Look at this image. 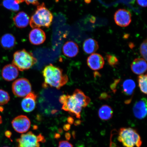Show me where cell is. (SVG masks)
Masks as SVG:
<instances>
[{
  "instance_id": "1",
  "label": "cell",
  "mask_w": 147,
  "mask_h": 147,
  "mask_svg": "<svg viewBox=\"0 0 147 147\" xmlns=\"http://www.w3.org/2000/svg\"><path fill=\"white\" fill-rule=\"evenodd\" d=\"M42 74L45 79L44 88L49 86L59 90L68 82V77L64 74L63 70L51 64L46 66Z\"/></svg>"
},
{
  "instance_id": "2",
  "label": "cell",
  "mask_w": 147,
  "mask_h": 147,
  "mask_svg": "<svg viewBox=\"0 0 147 147\" xmlns=\"http://www.w3.org/2000/svg\"><path fill=\"white\" fill-rule=\"evenodd\" d=\"M53 18V14L43 3L37 5L36 10L31 16L29 23L33 29L49 28L52 23Z\"/></svg>"
},
{
  "instance_id": "3",
  "label": "cell",
  "mask_w": 147,
  "mask_h": 147,
  "mask_svg": "<svg viewBox=\"0 0 147 147\" xmlns=\"http://www.w3.org/2000/svg\"><path fill=\"white\" fill-rule=\"evenodd\" d=\"M37 62L32 53L23 49L16 51L13 55L12 64L21 71L31 68Z\"/></svg>"
},
{
  "instance_id": "4",
  "label": "cell",
  "mask_w": 147,
  "mask_h": 147,
  "mask_svg": "<svg viewBox=\"0 0 147 147\" xmlns=\"http://www.w3.org/2000/svg\"><path fill=\"white\" fill-rule=\"evenodd\" d=\"M117 140L125 147H140L142 143L137 130L130 127L120 128Z\"/></svg>"
},
{
  "instance_id": "5",
  "label": "cell",
  "mask_w": 147,
  "mask_h": 147,
  "mask_svg": "<svg viewBox=\"0 0 147 147\" xmlns=\"http://www.w3.org/2000/svg\"><path fill=\"white\" fill-rule=\"evenodd\" d=\"M62 105V109L68 112L71 115L75 116L77 118L80 119L82 107L80 102L74 95H63L59 99Z\"/></svg>"
},
{
  "instance_id": "6",
  "label": "cell",
  "mask_w": 147,
  "mask_h": 147,
  "mask_svg": "<svg viewBox=\"0 0 147 147\" xmlns=\"http://www.w3.org/2000/svg\"><path fill=\"white\" fill-rule=\"evenodd\" d=\"M18 147H40L39 142H44L45 139L41 134L37 136L29 131L26 134H22L17 140Z\"/></svg>"
},
{
  "instance_id": "7",
  "label": "cell",
  "mask_w": 147,
  "mask_h": 147,
  "mask_svg": "<svg viewBox=\"0 0 147 147\" xmlns=\"http://www.w3.org/2000/svg\"><path fill=\"white\" fill-rule=\"evenodd\" d=\"M12 89L13 93L16 96L23 97L32 92V87L28 79L21 78L13 83Z\"/></svg>"
},
{
  "instance_id": "8",
  "label": "cell",
  "mask_w": 147,
  "mask_h": 147,
  "mask_svg": "<svg viewBox=\"0 0 147 147\" xmlns=\"http://www.w3.org/2000/svg\"><path fill=\"white\" fill-rule=\"evenodd\" d=\"M11 123L14 130L20 134L26 133L31 126L30 119L26 116L23 115L16 117L12 121Z\"/></svg>"
},
{
  "instance_id": "9",
  "label": "cell",
  "mask_w": 147,
  "mask_h": 147,
  "mask_svg": "<svg viewBox=\"0 0 147 147\" xmlns=\"http://www.w3.org/2000/svg\"><path fill=\"white\" fill-rule=\"evenodd\" d=\"M114 18L116 24L121 27H127L131 22V15L126 9H118L115 13Z\"/></svg>"
},
{
  "instance_id": "10",
  "label": "cell",
  "mask_w": 147,
  "mask_h": 147,
  "mask_svg": "<svg viewBox=\"0 0 147 147\" xmlns=\"http://www.w3.org/2000/svg\"><path fill=\"white\" fill-rule=\"evenodd\" d=\"M87 63L90 68L97 71L103 67L105 61L102 55L98 53H93L88 57Z\"/></svg>"
},
{
  "instance_id": "11",
  "label": "cell",
  "mask_w": 147,
  "mask_h": 147,
  "mask_svg": "<svg viewBox=\"0 0 147 147\" xmlns=\"http://www.w3.org/2000/svg\"><path fill=\"white\" fill-rule=\"evenodd\" d=\"M134 116L138 119H142L146 117L147 115V100L143 98L135 103L133 107Z\"/></svg>"
},
{
  "instance_id": "12",
  "label": "cell",
  "mask_w": 147,
  "mask_h": 147,
  "mask_svg": "<svg viewBox=\"0 0 147 147\" xmlns=\"http://www.w3.org/2000/svg\"><path fill=\"white\" fill-rule=\"evenodd\" d=\"M37 95L34 92H31L25 97L21 103L23 110L26 113L33 111L36 106V102Z\"/></svg>"
},
{
  "instance_id": "13",
  "label": "cell",
  "mask_w": 147,
  "mask_h": 147,
  "mask_svg": "<svg viewBox=\"0 0 147 147\" xmlns=\"http://www.w3.org/2000/svg\"><path fill=\"white\" fill-rule=\"evenodd\" d=\"M29 38L30 43L34 45H41L46 39L45 32L42 29L38 28L32 29L29 33Z\"/></svg>"
},
{
  "instance_id": "14",
  "label": "cell",
  "mask_w": 147,
  "mask_h": 147,
  "mask_svg": "<svg viewBox=\"0 0 147 147\" xmlns=\"http://www.w3.org/2000/svg\"><path fill=\"white\" fill-rule=\"evenodd\" d=\"M19 75L18 70L12 64L5 65L2 71V76L3 79L8 82L15 80Z\"/></svg>"
},
{
  "instance_id": "15",
  "label": "cell",
  "mask_w": 147,
  "mask_h": 147,
  "mask_svg": "<svg viewBox=\"0 0 147 147\" xmlns=\"http://www.w3.org/2000/svg\"><path fill=\"white\" fill-rule=\"evenodd\" d=\"M131 68L132 71L135 74H143L146 71V61L142 58L135 59L131 64Z\"/></svg>"
},
{
  "instance_id": "16",
  "label": "cell",
  "mask_w": 147,
  "mask_h": 147,
  "mask_svg": "<svg viewBox=\"0 0 147 147\" xmlns=\"http://www.w3.org/2000/svg\"><path fill=\"white\" fill-rule=\"evenodd\" d=\"M78 46L72 41L66 42L64 45L62 51L65 56L69 58H73L77 56L79 53Z\"/></svg>"
},
{
  "instance_id": "17",
  "label": "cell",
  "mask_w": 147,
  "mask_h": 147,
  "mask_svg": "<svg viewBox=\"0 0 147 147\" xmlns=\"http://www.w3.org/2000/svg\"><path fill=\"white\" fill-rule=\"evenodd\" d=\"M15 25L18 28L26 27L30 22V18L26 13L24 11L18 12L13 18Z\"/></svg>"
},
{
  "instance_id": "18",
  "label": "cell",
  "mask_w": 147,
  "mask_h": 147,
  "mask_svg": "<svg viewBox=\"0 0 147 147\" xmlns=\"http://www.w3.org/2000/svg\"><path fill=\"white\" fill-rule=\"evenodd\" d=\"M98 42L92 38L86 40L83 45L84 52L88 54H93L98 50Z\"/></svg>"
},
{
  "instance_id": "19",
  "label": "cell",
  "mask_w": 147,
  "mask_h": 147,
  "mask_svg": "<svg viewBox=\"0 0 147 147\" xmlns=\"http://www.w3.org/2000/svg\"><path fill=\"white\" fill-rule=\"evenodd\" d=\"M1 44L3 49H11L16 45V38L11 34H5L1 38Z\"/></svg>"
},
{
  "instance_id": "20",
  "label": "cell",
  "mask_w": 147,
  "mask_h": 147,
  "mask_svg": "<svg viewBox=\"0 0 147 147\" xmlns=\"http://www.w3.org/2000/svg\"><path fill=\"white\" fill-rule=\"evenodd\" d=\"M113 111L109 106L104 105L101 107L98 111L99 117L102 120L107 121L113 117Z\"/></svg>"
},
{
  "instance_id": "21",
  "label": "cell",
  "mask_w": 147,
  "mask_h": 147,
  "mask_svg": "<svg viewBox=\"0 0 147 147\" xmlns=\"http://www.w3.org/2000/svg\"><path fill=\"white\" fill-rule=\"evenodd\" d=\"M24 1V0H3L2 5L9 10L17 12L20 10V4Z\"/></svg>"
},
{
  "instance_id": "22",
  "label": "cell",
  "mask_w": 147,
  "mask_h": 147,
  "mask_svg": "<svg viewBox=\"0 0 147 147\" xmlns=\"http://www.w3.org/2000/svg\"><path fill=\"white\" fill-rule=\"evenodd\" d=\"M123 92L127 96H131L133 94L136 88L135 82L131 79L125 80L122 85Z\"/></svg>"
},
{
  "instance_id": "23",
  "label": "cell",
  "mask_w": 147,
  "mask_h": 147,
  "mask_svg": "<svg viewBox=\"0 0 147 147\" xmlns=\"http://www.w3.org/2000/svg\"><path fill=\"white\" fill-rule=\"evenodd\" d=\"M73 95L80 102L82 107H86L90 102V97L86 96L84 93L80 89H76L73 93Z\"/></svg>"
},
{
  "instance_id": "24",
  "label": "cell",
  "mask_w": 147,
  "mask_h": 147,
  "mask_svg": "<svg viewBox=\"0 0 147 147\" xmlns=\"http://www.w3.org/2000/svg\"><path fill=\"white\" fill-rule=\"evenodd\" d=\"M147 75H141L138 77L139 87L141 91L144 94H147Z\"/></svg>"
},
{
  "instance_id": "25",
  "label": "cell",
  "mask_w": 147,
  "mask_h": 147,
  "mask_svg": "<svg viewBox=\"0 0 147 147\" xmlns=\"http://www.w3.org/2000/svg\"><path fill=\"white\" fill-rule=\"evenodd\" d=\"M10 100L9 93L3 90L0 89V105L6 104Z\"/></svg>"
},
{
  "instance_id": "26",
  "label": "cell",
  "mask_w": 147,
  "mask_h": 147,
  "mask_svg": "<svg viewBox=\"0 0 147 147\" xmlns=\"http://www.w3.org/2000/svg\"><path fill=\"white\" fill-rule=\"evenodd\" d=\"M106 58L108 64L112 67H115L119 64V60L114 55L107 54Z\"/></svg>"
},
{
  "instance_id": "27",
  "label": "cell",
  "mask_w": 147,
  "mask_h": 147,
  "mask_svg": "<svg viewBox=\"0 0 147 147\" xmlns=\"http://www.w3.org/2000/svg\"><path fill=\"white\" fill-rule=\"evenodd\" d=\"M147 40L146 39L141 43L140 48L141 56L146 61L147 60Z\"/></svg>"
},
{
  "instance_id": "28",
  "label": "cell",
  "mask_w": 147,
  "mask_h": 147,
  "mask_svg": "<svg viewBox=\"0 0 147 147\" xmlns=\"http://www.w3.org/2000/svg\"><path fill=\"white\" fill-rule=\"evenodd\" d=\"M58 147H73V145L69 141H61L59 143Z\"/></svg>"
},
{
  "instance_id": "29",
  "label": "cell",
  "mask_w": 147,
  "mask_h": 147,
  "mask_svg": "<svg viewBox=\"0 0 147 147\" xmlns=\"http://www.w3.org/2000/svg\"><path fill=\"white\" fill-rule=\"evenodd\" d=\"M119 81H120L119 79L115 80L114 82L111 84V86H110V88H111V89L114 92H115L116 91V88L117 84H119Z\"/></svg>"
},
{
  "instance_id": "30",
  "label": "cell",
  "mask_w": 147,
  "mask_h": 147,
  "mask_svg": "<svg viewBox=\"0 0 147 147\" xmlns=\"http://www.w3.org/2000/svg\"><path fill=\"white\" fill-rule=\"evenodd\" d=\"M39 0H24V1L27 5L32 4L34 5H39L38 3Z\"/></svg>"
},
{
  "instance_id": "31",
  "label": "cell",
  "mask_w": 147,
  "mask_h": 147,
  "mask_svg": "<svg viewBox=\"0 0 147 147\" xmlns=\"http://www.w3.org/2000/svg\"><path fill=\"white\" fill-rule=\"evenodd\" d=\"M147 0H137L138 4L140 6L143 7L147 6Z\"/></svg>"
},
{
  "instance_id": "32",
  "label": "cell",
  "mask_w": 147,
  "mask_h": 147,
  "mask_svg": "<svg viewBox=\"0 0 147 147\" xmlns=\"http://www.w3.org/2000/svg\"><path fill=\"white\" fill-rule=\"evenodd\" d=\"M109 95H108L107 93H104L101 94L99 98H100V99H101V100H102V99L105 100V99L109 98Z\"/></svg>"
},
{
  "instance_id": "33",
  "label": "cell",
  "mask_w": 147,
  "mask_h": 147,
  "mask_svg": "<svg viewBox=\"0 0 147 147\" xmlns=\"http://www.w3.org/2000/svg\"><path fill=\"white\" fill-rule=\"evenodd\" d=\"M70 125L68 124H66L63 127L64 129L66 131H67L68 130H69L70 129Z\"/></svg>"
},
{
  "instance_id": "34",
  "label": "cell",
  "mask_w": 147,
  "mask_h": 147,
  "mask_svg": "<svg viewBox=\"0 0 147 147\" xmlns=\"http://www.w3.org/2000/svg\"><path fill=\"white\" fill-rule=\"evenodd\" d=\"M5 136H6V137L8 138H10L12 135L11 133V132L9 131H5Z\"/></svg>"
},
{
  "instance_id": "35",
  "label": "cell",
  "mask_w": 147,
  "mask_h": 147,
  "mask_svg": "<svg viewBox=\"0 0 147 147\" xmlns=\"http://www.w3.org/2000/svg\"><path fill=\"white\" fill-rule=\"evenodd\" d=\"M74 119L71 117H69L68 118L67 121L69 124H72L74 123Z\"/></svg>"
},
{
  "instance_id": "36",
  "label": "cell",
  "mask_w": 147,
  "mask_h": 147,
  "mask_svg": "<svg viewBox=\"0 0 147 147\" xmlns=\"http://www.w3.org/2000/svg\"><path fill=\"white\" fill-rule=\"evenodd\" d=\"M71 137V135L69 133H67L65 134V138L67 140H69Z\"/></svg>"
},
{
  "instance_id": "37",
  "label": "cell",
  "mask_w": 147,
  "mask_h": 147,
  "mask_svg": "<svg viewBox=\"0 0 147 147\" xmlns=\"http://www.w3.org/2000/svg\"><path fill=\"white\" fill-rule=\"evenodd\" d=\"M90 20V22L91 23H94L95 22L96 19H95V18L94 17L92 16V17L91 18Z\"/></svg>"
},
{
  "instance_id": "38",
  "label": "cell",
  "mask_w": 147,
  "mask_h": 147,
  "mask_svg": "<svg viewBox=\"0 0 147 147\" xmlns=\"http://www.w3.org/2000/svg\"><path fill=\"white\" fill-rule=\"evenodd\" d=\"M81 121L80 120L77 121L75 122V125H77L80 124L81 123Z\"/></svg>"
},
{
  "instance_id": "39",
  "label": "cell",
  "mask_w": 147,
  "mask_h": 147,
  "mask_svg": "<svg viewBox=\"0 0 147 147\" xmlns=\"http://www.w3.org/2000/svg\"><path fill=\"white\" fill-rule=\"evenodd\" d=\"M86 3H89L91 2V0H84Z\"/></svg>"
},
{
  "instance_id": "40",
  "label": "cell",
  "mask_w": 147,
  "mask_h": 147,
  "mask_svg": "<svg viewBox=\"0 0 147 147\" xmlns=\"http://www.w3.org/2000/svg\"><path fill=\"white\" fill-rule=\"evenodd\" d=\"M3 122L2 119L1 115H0V124H1Z\"/></svg>"
},
{
  "instance_id": "41",
  "label": "cell",
  "mask_w": 147,
  "mask_h": 147,
  "mask_svg": "<svg viewBox=\"0 0 147 147\" xmlns=\"http://www.w3.org/2000/svg\"><path fill=\"white\" fill-rule=\"evenodd\" d=\"M8 147V146H4V147Z\"/></svg>"
},
{
  "instance_id": "42",
  "label": "cell",
  "mask_w": 147,
  "mask_h": 147,
  "mask_svg": "<svg viewBox=\"0 0 147 147\" xmlns=\"http://www.w3.org/2000/svg\"><path fill=\"white\" fill-rule=\"evenodd\" d=\"M70 1H72L73 0H69Z\"/></svg>"
}]
</instances>
